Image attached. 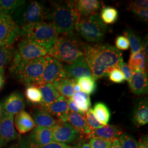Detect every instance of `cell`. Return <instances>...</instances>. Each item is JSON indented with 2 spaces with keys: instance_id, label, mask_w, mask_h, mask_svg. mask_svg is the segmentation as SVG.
Segmentation results:
<instances>
[{
  "instance_id": "1",
  "label": "cell",
  "mask_w": 148,
  "mask_h": 148,
  "mask_svg": "<svg viewBox=\"0 0 148 148\" xmlns=\"http://www.w3.org/2000/svg\"><path fill=\"white\" fill-rule=\"evenodd\" d=\"M83 51L84 57L95 79L108 76L112 69L119 68L123 61L121 52L109 44L90 45L84 43Z\"/></svg>"
},
{
  "instance_id": "2",
  "label": "cell",
  "mask_w": 148,
  "mask_h": 148,
  "mask_svg": "<svg viewBox=\"0 0 148 148\" xmlns=\"http://www.w3.org/2000/svg\"><path fill=\"white\" fill-rule=\"evenodd\" d=\"M78 20L75 1H53L48 8L46 21L54 26L58 34L65 35L73 32Z\"/></svg>"
},
{
  "instance_id": "3",
  "label": "cell",
  "mask_w": 148,
  "mask_h": 148,
  "mask_svg": "<svg viewBox=\"0 0 148 148\" xmlns=\"http://www.w3.org/2000/svg\"><path fill=\"white\" fill-rule=\"evenodd\" d=\"M10 67V72L21 84L25 86H37L45 68V57L32 60H21L15 52Z\"/></svg>"
},
{
  "instance_id": "4",
  "label": "cell",
  "mask_w": 148,
  "mask_h": 148,
  "mask_svg": "<svg viewBox=\"0 0 148 148\" xmlns=\"http://www.w3.org/2000/svg\"><path fill=\"white\" fill-rule=\"evenodd\" d=\"M74 32L58 37L48 51L47 55L61 63L69 64L84 56L83 45Z\"/></svg>"
},
{
  "instance_id": "5",
  "label": "cell",
  "mask_w": 148,
  "mask_h": 148,
  "mask_svg": "<svg viewBox=\"0 0 148 148\" xmlns=\"http://www.w3.org/2000/svg\"><path fill=\"white\" fill-rule=\"evenodd\" d=\"M56 28L47 21H42L21 28L20 36L45 48L47 51L58 38Z\"/></svg>"
},
{
  "instance_id": "6",
  "label": "cell",
  "mask_w": 148,
  "mask_h": 148,
  "mask_svg": "<svg viewBox=\"0 0 148 148\" xmlns=\"http://www.w3.org/2000/svg\"><path fill=\"white\" fill-rule=\"evenodd\" d=\"M48 8L37 1L25 2L11 16L18 27H21L46 21Z\"/></svg>"
},
{
  "instance_id": "7",
  "label": "cell",
  "mask_w": 148,
  "mask_h": 148,
  "mask_svg": "<svg viewBox=\"0 0 148 148\" xmlns=\"http://www.w3.org/2000/svg\"><path fill=\"white\" fill-rule=\"evenodd\" d=\"M74 29L87 41L98 42L103 40L108 27L97 13L76 22Z\"/></svg>"
},
{
  "instance_id": "8",
  "label": "cell",
  "mask_w": 148,
  "mask_h": 148,
  "mask_svg": "<svg viewBox=\"0 0 148 148\" xmlns=\"http://www.w3.org/2000/svg\"><path fill=\"white\" fill-rule=\"evenodd\" d=\"M54 142L52 128L35 127L27 137L20 138L18 143L19 148H38Z\"/></svg>"
},
{
  "instance_id": "9",
  "label": "cell",
  "mask_w": 148,
  "mask_h": 148,
  "mask_svg": "<svg viewBox=\"0 0 148 148\" xmlns=\"http://www.w3.org/2000/svg\"><path fill=\"white\" fill-rule=\"evenodd\" d=\"M20 27L12 16H0V46L13 45L20 36Z\"/></svg>"
},
{
  "instance_id": "10",
  "label": "cell",
  "mask_w": 148,
  "mask_h": 148,
  "mask_svg": "<svg viewBox=\"0 0 148 148\" xmlns=\"http://www.w3.org/2000/svg\"><path fill=\"white\" fill-rule=\"evenodd\" d=\"M45 57L46 60V64L37 86L45 84H52L56 79L65 78L63 64L48 55Z\"/></svg>"
},
{
  "instance_id": "11",
  "label": "cell",
  "mask_w": 148,
  "mask_h": 148,
  "mask_svg": "<svg viewBox=\"0 0 148 148\" xmlns=\"http://www.w3.org/2000/svg\"><path fill=\"white\" fill-rule=\"evenodd\" d=\"M14 115L2 110L0 114V148L18 137L14 128Z\"/></svg>"
},
{
  "instance_id": "12",
  "label": "cell",
  "mask_w": 148,
  "mask_h": 148,
  "mask_svg": "<svg viewBox=\"0 0 148 148\" xmlns=\"http://www.w3.org/2000/svg\"><path fill=\"white\" fill-rule=\"evenodd\" d=\"M64 66L65 72V78L70 79L74 82H77V79L82 77H93L84 56L76 59L71 63L64 65Z\"/></svg>"
},
{
  "instance_id": "13",
  "label": "cell",
  "mask_w": 148,
  "mask_h": 148,
  "mask_svg": "<svg viewBox=\"0 0 148 148\" xmlns=\"http://www.w3.org/2000/svg\"><path fill=\"white\" fill-rule=\"evenodd\" d=\"M16 52L21 60H32L45 57L47 55V51L45 48L24 38L19 43Z\"/></svg>"
},
{
  "instance_id": "14",
  "label": "cell",
  "mask_w": 148,
  "mask_h": 148,
  "mask_svg": "<svg viewBox=\"0 0 148 148\" xmlns=\"http://www.w3.org/2000/svg\"><path fill=\"white\" fill-rule=\"evenodd\" d=\"M51 128L54 142L65 144L73 143L79 133L68 122L59 123Z\"/></svg>"
},
{
  "instance_id": "15",
  "label": "cell",
  "mask_w": 148,
  "mask_h": 148,
  "mask_svg": "<svg viewBox=\"0 0 148 148\" xmlns=\"http://www.w3.org/2000/svg\"><path fill=\"white\" fill-rule=\"evenodd\" d=\"M132 92L137 95L148 93V78L147 70L134 71L128 82Z\"/></svg>"
},
{
  "instance_id": "16",
  "label": "cell",
  "mask_w": 148,
  "mask_h": 148,
  "mask_svg": "<svg viewBox=\"0 0 148 148\" xmlns=\"http://www.w3.org/2000/svg\"><path fill=\"white\" fill-rule=\"evenodd\" d=\"M46 109L54 117H56V119L59 123L68 122L70 110L67 99L63 96H60L51 106Z\"/></svg>"
},
{
  "instance_id": "17",
  "label": "cell",
  "mask_w": 148,
  "mask_h": 148,
  "mask_svg": "<svg viewBox=\"0 0 148 148\" xmlns=\"http://www.w3.org/2000/svg\"><path fill=\"white\" fill-rule=\"evenodd\" d=\"M75 7L79 20L97 13L101 3L97 0H79L75 1Z\"/></svg>"
},
{
  "instance_id": "18",
  "label": "cell",
  "mask_w": 148,
  "mask_h": 148,
  "mask_svg": "<svg viewBox=\"0 0 148 148\" xmlns=\"http://www.w3.org/2000/svg\"><path fill=\"white\" fill-rule=\"evenodd\" d=\"M25 106L23 95L19 92H14L5 98L1 108L2 110L14 115L24 110Z\"/></svg>"
},
{
  "instance_id": "19",
  "label": "cell",
  "mask_w": 148,
  "mask_h": 148,
  "mask_svg": "<svg viewBox=\"0 0 148 148\" xmlns=\"http://www.w3.org/2000/svg\"><path fill=\"white\" fill-rule=\"evenodd\" d=\"M32 116L37 126L51 128L59 123L46 108L42 106L35 108L32 112Z\"/></svg>"
},
{
  "instance_id": "20",
  "label": "cell",
  "mask_w": 148,
  "mask_h": 148,
  "mask_svg": "<svg viewBox=\"0 0 148 148\" xmlns=\"http://www.w3.org/2000/svg\"><path fill=\"white\" fill-rule=\"evenodd\" d=\"M122 134L120 127L115 125H106L92 131L88 138H99L106 140L112 142L119 139Z\"/></svg>"
},
{
  "instance_id": "21",
  "label": "cell",
  "mask_w": 148,
  "mask_h": 148,
  "mask_svg": "<svg viewBox=\"0 0 148 148\" xmlns=\"http://www.w3.org/2000/svg\"><path fill=\"white\" fill-rule=\"evenodd\" d=\"M14 126L20 134H24L32 131L35 127L36 125L32 115L23 110L16 114Z\"/></svg>"
},
{
  "instance_id": "22",
  "label": "cell",
  "mask_w": 148,
  "mask_h": 148,
  "mask_svg": "<svg viewBox=\"0 0 148 148\" xmlns=\"http://www.w3.org/2000/svg\"><path fill=\"white\" fill-rule=\"evenodd\" d=\"M133 121L138 126H143L148 123V99L144 98L138 101L134 107Z\"/></svg>"
},
{
  "instance_id": "23",
  "label": "cell",
  "mask_w": 148,
  "mask_h": 148,
  "mask_svg": "<svg viewBox=\"0 0 148 148\" xmlns=\"http://www.w3.org/2000/svg\"><path fill=\"white\" fill-rule=\"evenodd\" d=\"M41 91L42 100L41 106L47 108L61 96L54 88L52 84H45L37 86Z\"/></svg>"
},
{
  "instance_id": "24",
  "label": "cell",
  "mask_w": 148,
  "mask_h": 148,
  "mask_svg": "<svg viewBox=\"0 0 148 148\" xmlns=\"http://www.w3.org/2000/svg\"><path fill=\"white\" fill-rule=\"evenodd\" d=\"M74 81L66 78L59 79L52 84L54 88L61 96L66 99L71 98L75 93L74 89Z\"/></svg>"
},
{
  "instance_id": "25",
  "label": "cell",
  "mask_w": 148,
  "mask_h": 148,
  "mask_svg": "<svg viewBox=\"0 0 148 148\" xmlns=\"http://www.w3.org/2000/svg\"><path fill=\"white\" fill-rule=\"evenodd\" d=\"M68 122L79 133L89 136L91 132L85 116L70 111Z\"/></svg>"
},
{
  "instance_id": "26",
  "label": "cell",
  "mask_w": 148,
  "mask_h": 148,
  "mask_svg": "<svg viewBox=\"0 0 148 148\" xmlns=\"http://www.w3.org/2000/svg\"><path fill=\"white\" fill-rule=\"evenodd\" d=\"M16 51L13 45L0 46V73L1 74L4 73L7 66L12 62Z\"/></svg>"
},
{
  "instance_id": "27",
  "label": "cell",
  "mask_w": 148,
  "mask_h": 148,
  "mask_svg": "<svg viewBox=\"0 0 148 148\" xmlns=\"http://www.w3.org/2000/svg\"><path fill=\"white\" fill-rule=\"evenodd\" d=\"M148 60L146 59L142 51L130 55L128 65L132 73L137 71L147 70Z\"/></svg>"
},
{
  "instance_id": "28",
  "label": "cell",
  "mask_w": 148,
  "mask_h": 148,
  "mask_svg": "<svg viewBox=\"0 0 148 148\" xmlns=\"http://www.w3.org/2000/svg\"><path fill=\"white\" fill-rule=\"evenodd\" d=\"M94 115L97 121L103 126H106L110 119V112L108 106L103 103L98 102L94 106Z\"/></svg>"
},
{
  "instance_id": "29",
  "label": "cell",
  "mask_w": 148,
  "mask_h": 148,
  "mask_svg": "<svg viewBox=\"0 0 148 148\" xmlns=\"http://www.w3.org/2000/svg\"><path fill=\"white\" fill-rule=\"evenodd\" d=\"M123 36L126 37L129 42L131 54L138 53L142 51L143 41L140 37L130 29H127L123 32Z\"/></svg>"
},
{
  "instance_id": "30",
  "label": "cell",
  "mask_w": 148,
  "mask_h": 148,
  "mask_svg": "<svg viewBox=\"0 0 148 148\" xmlns=\"http://www.w3.org/2000/svg\"><path fill=\"white\" fill-rule=\"evenodd\" d=\"M25 1L24 0H0L1 14L12 16Z\"/></svg>"
},
{
  "instance_id": "31",
  "label": "cell",
  "mask_w": 148,
  "mask_h": 148,
  "mask_svg": "<svg viewBox=\"0 0 148 148\" xmlns=\"http://www.w3.org/2000/svg\"><path fill=\"white\" fill-rule=\"evenodd\" d=\"M71 98L80 110L86 113L90 109L91 103L88 94L82 91L75 92Z\"/></svg>"
},
{
  "instance_id": "32",
  "label": "cell",
  "mask_w": 148,
  "mask_h": 148,
  "mask_svg": "<svg viewBox=\"0 0 148 148\" xmlns=\"http://www.w3.org/2000/svg\"><path fill=\"white\" fill-rule=\"evenodd\" d=\"M77 83L80 86L82 91L88 95L94 93L97 89L95 79L93 77L87 76L81 77L77 79Z\"/></svg>"
},
{
  "instance_id": "33",
  "label": "cell",
  "mask_w": 148,
  "mask_h": 148,
  "mask_svg": "<svg viewBox=\"0 0 148 148\" xmlns=\"http://www.w3.org/2000/svg\"><path fill=\"white\" fill-rule=\"evenodd\" d=\"M99 16L104 23L106 24H111L116 21L119 14L115 8L106 7L101 10Z\"/></svg>"
},
{
  "instance_id": "34",
  "label": "cell",
  "mask_w": 148,
  "mask_h": 148,
  "mask_svg": "<svg viewBox=\"0 0 148 148\" xmlns=\"http://www.w3.org/2000/svg\"><path fill=\"white\" fill-rule=\"evenodd\" d=\"M27 99L33 104H40L42 100V95L39 88L36 86H27L25 90Z\"/></svg>"
},
{
  "instance_id": "35",
  "label": "cell",
  "mask_w": 148,
  "mask_h": 148,
  "mask_svg": "<svg viewBox=\"0 0 148 148\" xmlns=\"http://www.w3.org/2000/svg\"><path fill=\"white\" fill-rule=\"evenodd\" d=\"M121 148H138V142L131 134L122 133L118 139Z\"/></svg>"
},
{
  "instance_id": "36",
  "label": "cell",
  "mask_w": 148,
  "mask_h": 148,
  "mask_svg": "<svg viewBox=\"0 0 148 148\" xmlns=\"http://www.w3.org/2000/svg\"><path fill=\"white\" fill-rule=\"evenodd\" d=\"M85 118L89 127L91 130V132L96 129L100 128L104 126L101 125L99 122L97 121L94 115L93 109L90 108V109L85 113Z\"/></svg>"
},
{
  "instance_id": "37",
  "label": "cell",
  "mask_w": 148,
  "mask_h": 148,
  "mask_svg": "<svg viewBox=\"0 0 148 148\" xmlns=\"http://www.w3.org/2000/svg\"><path fill=\"white\" fill-rule=\"evenodd\" d=\"M112 142L99 138H91L90 144L91 148H111Z\"/></svg>"
},
{
  "instance_id": "38",
  "label": "cell",
  "mask_w": 148,
  "mask_h": 148,
  "mask_svg": "<svg viewBox=\"0 0 148 148\" xmlns=\"http://www.w3.org/2000/svg\"><path fill=\"white\" fill-rule=\"evenodd\" d=\"M108 76H109L110 80L114 83L121 84L125 81L124 75L120 69L117 68L112 69Z\"/></svg>"
},
{
  "instance_id": "39",
  "label": "cell",
  "mask_w": 148,
  "mask_h": 148,
  "mask_svg": "<svg viewBox=\"0 0 148 148\" xmlns=\"http://www.w3.org/2000/svg\"><path fill=\"white\" fill-rule=\"evenodd\" d=\"M116 48L118 50L126 51L129 49L130 44L127 38L125 36H119L115 40Z\"/></svg>"
},
{
  "instance_id": "40",
  "label": "cell",
  "mask_w": 148,
  "mask_h": 148,
  "mask_svg": "<svg viewBox=\"0 0 148 148\" xmlns=\"http://www.w3.org/2000/svg\"><path fill=\"white\" fill-rule=\"evenodd\" d=\"M148 1L147 0H137L132 1L128 6V10L132 11L133 10L148 9Z\"/></svg>"
},
{
  "instance_id": "41",
  "label": "cell",
  "mask_w": 148,
  "mask_h": 148,
  "mask_svg": "<svg viewBox=\"0 0 148 148\" xmlns=\"http://www.w3.org/2000/svg\"><path fill=\"white\" fill-rule=\"evenodd\" d=\"M119 69H120L125 76V79L128 81V82L130 81V79L132 76V71L130 69L129 65L123 62V60L120 64Z\"/></svg>"
},
{
  "instance_id": "42",
  "label": "cell",
  "mask_w": 148,
  "mask_h": 148,
  "mask_svg": "<svg viewBox=\"0 0 148 148\" xmlns=\"http://www.w3.org/2000/svg\"><path fill=\"white\" fill-rule=\"evenodd\" d=\"M67 103H68V106L69 107V110L71 112H76L77 114H79L81 115H83L85 116V113L83 111L80 110L78 107L76 105L75 101H73L72 98H70L67 99Z\"/></svg>"
},
{
  "instance_id": "43",
  "label": "cell",
  "mask_w": 148,
  "mask_h": 148,
  "mask_svg": "<svg viewBox=\"0 0 148 148\" xmlns=\"http://www.w3.org/2000/svg\"><path fill=\"white\" fill-rule=\"evenodd\" d=\"M132 12L135 14L142 21H148V9H141V10H133Z\"/></svg>"
},
{
  "instance_id": "44",
  "label": "cell",
  "mask_w": 148,
  "mask_h": 148,
  "mask_svg": "<svg viewBox=\"0 0 148 148\" xmlns=\"http://www.w3.org/2000/svg\"><path fill=\"white\" fill-rule=\"evenodd\" d=\"M34 148H74V147H71L70 145H68V144H65L64 143L52 142L43 147Z\"/></svg>"
},
{
  "instance_id": "45",
  "label": "cell",
  "mask_w": 148,
  "mask_h": 148,
  "mask_svg": "<svg viewBox=\"0 0 148 148\" xmlns=\"http://www.w3.org/2000/svg\"><path fill=\"white\" fill-rule=\"evenodd\" d=\"M148 38L147 37L143 42L142 52L147 60L148 59Z\"/></svg>"
},
{
  "instance_id": "46",
  "label": "cell",
  "mask_w": 148,
  "mask_h": 148,
  "mask_svg": "<svg viewBox=\"0 0 148 148\" xmlns=\"http://www.w3.org/2000/svg\"><path fill=\"white\" fill-rule=\"evenodd\" d=\"M138 148H148V138L145 136L143 140H139L138 143Z\"/></svg>"
},
{
  "instance_id": "47",
  "label": "cell",
  "mask_w": 148,
  "mask_h": 148,
  "mask_svg": "<svg viewBox=\"0 0 148 148\" xmlns=\"http://www.w3.org/2000/svg\"><path fill=\"white\" fill-rule=\"evenodd\" d=\"M111 148H121L118 139H115L112 142Z\"/></svg>"
},
{
  "instance_id": "48",
  "label": "cell",
  "mask_w": 148,
  "mask_h": 148,
  "mask_svg": "<svg viewBox=\"0 0 148 148\" xmlns=\"http://www.w3.org/2000/svg\"><path fill=\"white\" fill-rule=\"evenodd\" d=\"M75 148H91L89 144L88 143H83L81 144L79 143L74 147Z\"/></svg>"
},
{
  "instance_id": "49",
  "label": "cell",
  "mask_w": 148,
  "mask_h": 148,
  "mask_svg": "<svg viewBox=\"0 0 148 148\" xmlns=\"http://www.w3.org/2000/svg\"><path fill=\"white\" fill-rule=\"evenodd\" d=\"M74 89L75 92H79L82 91L80 86L77 82H75L74 84Z\"/></svg>"
},
{
  "instance_id": "50",
  "label": "cell",
  "mask_w": 148,
  "mask_h": 148,
  "mask_svg": "<svg viewBox=\"0 0 148 148\" xmlns=\"http://www.w3.org/2000/svg\"><path fill=\"white\" fill-rule=\"evenodd\" d=\"M3 83H4V81H3V76H2V74L0 73V89L2 87V86L3 85Z\"/></svg>"
},
{
  "instance_id": "51",
  "label": "cell",
  "mask_w": 148,
  "mask_h": 148,
  "mask_svg": "<svg viewBox=\"0 0 148 148\" xmlns=\"http://www.w3.org/2000/svg\"><path fill=\"white\" fill-rule=\"evenodd\" d=\"M8 148H19L18 147V146L16 145H16H13V146H11V147H9Z\"/></svg>"
},
{
  "instance_id": "52",
  "label": "cell",
  "mask_w": 148,
  "mask_h": 148,
  "mask_svg": "<svg viewBox=\"0 0 148 148\" xmlns=\"http://www.w3.org/2000/svg\"><path fill=\"white\" fill-rule=\"evenodd\" d=\"M2 109L1 106H0V114H1V111H2Z\"/></svg>"
},
{
  "instance_id": "53",
  "label": "cell",
  "mask_w": 148,
  "mask_h": 148,
  "mask_svg": "<svg viewBox=\"0 0 148 148\" xmlns=\"http://www.w3.org/2000/svg\"><path fill=\"white\" fill-rule=\"evenodd\" d=\"M0 16H1V13H0Z\"/></svg>"
},
{
  "instance_id": "54",
  "label": "cell",
  "mask_w": 148,
  "mask_h": 148,
  "mask_svg": "<svg viewBox=\"0 0 148 148\" xmlns=\"http://www.w3.org/2000/svg\"></svg>"
}]
</instances>
